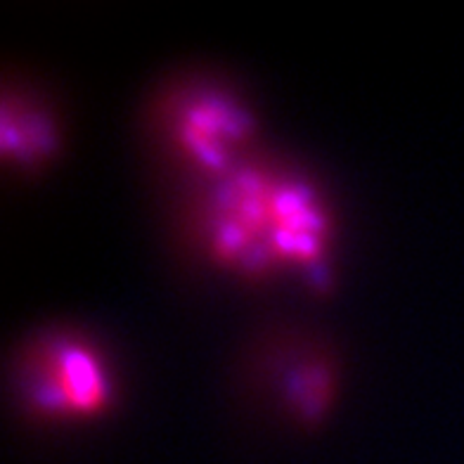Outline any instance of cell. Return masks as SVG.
Segmentation results:
<instances>
[{
	"instance_id": "277c9868",
	"label": "cell",
	"mask_w": 464,
	"mask_h": 464,
	"mask_svg": "<svg viewBox=\"0 0 464 464\" xmlns=\"http://www.w3.org/2000/svg\"><path fill=\"white\" fill-rule=\"evenodd\" d=\"M3 157L19 171H36L60 147V130L48 107L29 98L22 88L5 91L3 102Z\"/></svg>"
},
{
	"instance_id": "7a4b0ae2",
	"label": "cell",
	"mask_w": 464,
	"mask_h": 464,
	"mask_svg": "<svg viewBox=\"0 0 464 464\" xmlns=\"http://www.w3.org/2000/svg\"><path fill=\"white\" fill-rule=\"evenodd\" d=\"M152 130L171 164L199 185L256 154V121L246 102L207 76L171 81L154 102Z\"/></svg>"
},
{
	"instance_id": "3957f363",
	"label": "cell",
	"mask_w": 464,
	"mask_h": 464,
	"mask_svg": "<svg viewBox=\"0 0 464 464\" xmlns=\"http://www.w3.org/2000/svg\"><path fill=\"white\" fill-rule=\"evenodd\" d=\"M14 396L36 421H86L107 415L116 398L114 365L100 343L72 327L38 330L19 343Z\"/></svg>"
},
{
	"instance_id": "6da1fadb",
	"label": "cell",
	"mask_w": 464,
	"mask_h": 464,
	"mask_svg": "<svg viewBox=\"0 0 464 464\" xmlns=\"http://www.w3.org/2000/svg\"><path fill=\"white\" fill-rule=\"evenodd\" d=\"M199 189L189 237L211 266L251 282L301 276L327 285L334 218L304 171L256 152Z\"/></svg>"
}]
</instances>
